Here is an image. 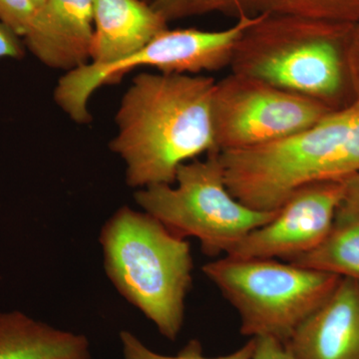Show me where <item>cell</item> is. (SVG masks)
Masks as SVG:
<instances>
[{
  "mask_svg": "<svg viewBox=\"0 0 359 359\" xmlns=\"http://www.w3.org/2000/svg\"><path fill=\"white\" fill-rule=\"evenodd\" d=\"M216 80L203 75L144 72L123 96L112 152L133 188L173 185L182 165L217 150L212 124Z\"/></svg>",
  "mask_w": 359,
  "mask_h": 359,
  "instance_id": "cell-1",
  "label": "cell"
},
{
  "mask_svg": "<svg viewBox=\"0 0 359 359\" xmlns=\"http://www.w3.org/2000/svg\"><path fill=\"white\" fill-rule=\"evenodd\" d=\"M354 25L261 13L238 40L230 68L318 101L332 110L354 103L347 47Z\"/></svg>",
  "mask_w": 359,
  "mask_h": 359,
  "instance_id": "cell-2",
  "label": "cell"
},
{
  "mask_svg": "<svg viewBox=\"0 0 359 359\" xmlns=\"http://www.w3.org/2000/svg\"><path fill=\"white\" fill-rule=\"evenodd\" d=\"M226 186L250 209L275 212L308 184L359 173V106L335 110L280 140L221 152Z\"/></svg>",
  "mask_w": 359,
  "mask_h": 359,
  "instance_id": "cell-3",
  "label": "cell"
},
{
  "mask_svg": "<svg viewBox=\"0 0 359 359\" xmlns=\"http://www.w3.org/2000/svg\"><path fill=\"white\" fill-rule=\"evenodd\" d=\"M104 268L116 290L154 323L178 339L193 283L190 244L154 217L121 208L101 231Z\"/></svg>",
  "mask_w": 359,
  "mask_h": 359,
  "instance_id": "cell-4",
  "label": "cell"
},
{
  "mask_svg": "<svg viewBox=\"0 0 359 359\" xmlns=\"http://www.w3.org/2000/svg\"><path fill=\"white\" fill-rule=\"evenodd\" d=\"M203 273L237 311L241 334L285 344L340 280L280 259L233 256L205 264Z\"/></svg>",
  "mask_w": 359,
  "mask_h": 359,
  "instance_id": "cell-5",
  "label": "cell"
},
{
  "mask_svg": "<svg viewBox=\"0 0 359 359\" xmlns=\"http://www.w3.org/2000/svg\"><path fill=\"white\" fill-rule=\"evenodd\" d=\"M142 209L180 238H196L207 256L229 255L275 212L250 209L228 186L219 151L179 168L173 185L157 184L135 194Z\"/></svg>",
  "mask_w": 359,
  "mask_h": 359,
  "instance_id": "cell-6",
  "label": "cell"
},
{
  "mask_svg": "<svg viewBox=\"0 0 359 359\" xmlns=\"http://www.w3.org/2000/svg\"><path fill=\"white\" fill-rule=\"evenodd\" d=\"M259 15H243L230 27L216 32L182 28L163 30L133 55L106 66L87 63L67 71L59 80L54 98L73 121L88 123L90 97L104 84L119 81L139 67L167 74L199 75L230 67L238 40Z\"/></svg>",
  "mask_w": 359,
  "mask_h": 359,
  "instance_id": "cell-7",
  "label": "cell"
},
{
  "mask_svg": "<svg viewBox=\"0 0 359 359\" xmlns=\"http://www.w3.org/2000/svg\"><path fill=\"white\" fill-rule=\"evenodd\" d=\"M313 99L231 72L216 81L212 98L215 145L219 152L280 140L332 112Z\"/></svg>",
  "mask_w": 359,
  "mask_h": 359,
  "instance_id": "cell-8",
  "label": "cell"
},
{
  "mask_svg": "<svg viewBox=\"0 0 359 359\" xmlns=\"http://www.w3.org/2000/svg\"><path fill=\"white\" fill-rule=\"evenodd\" d=\"M344 200L342 181H321L290 196L273 218L250 231L226 256L289 262L325 240Z\"/></svg>",
  "mask_w": 359,
  "mask_h": 359,
  "instance_id": "cell-9",
  "label": "cell"
},
{
  "mask_svg": "<svg viewBox=\"0 0 359 359\" xmlns=\"http://www.w3.org/2000/svg\"><path fill=\"white\" fill-rule=\"evenodd\" d=\"M95 0H46L35 9L25 44L51 68L70 71L91 55Z\"/></svg>",
  "mask_w": 359,
  "mask_h": 359,
  "instance_id": "cell-10",
  "label": "cell"
},
{
  "mask_svg": "<svg viewBox=\"0 0 359 359\" xmlns=\"http://www.w3.org/2000/svg\"><path fill=\"white\" fill-rule=\"evenodd\" d=\"M287 346L297 359H359V283L340 278Z\"/></svg>",
  "mask_w": 359,
  "mask_h": 359,
  "instance_id": "cell-11",
  "label": "cell"
},
{
  "mask_svg": "<svg viewBox=\"0 0 359 359\" xmlns=\"http://www.w3.org/2000/svg\"><path fill=\"white\" fill-rule=\"evenodd\" d=\"M167 28V21L142 0H95L90 65L124 60Z\"/></svg>",
  "mask_w": 359,
  "mask_h": 359,
  "instance_id": "cell-12",
  "label": "cell"
},
{
  "mask_svg": "<svg viewBox=\"0 0 359 359\" xmlns=\"http://www.w3.org/2000/svg\"><path fill=\"white\" fill-rule=\"evenodd\" d=\"M0 359H92L88 339L21 311L0 313Z\"/></svg>",
  "mask_w": 359,
  "mask_h": 359,
  "instance_id": "cell-13",
  "label": "cell"
},
{
  "mask_svg": "<svg viewBox=\"0 0 359 359\" xmlns=\"http://www.w3.org/2000/svg\"><path fill=\"white\" fill-rule=\"evenodd\" d=\"M289 263L359 283V212L342 203L325 240Z\"/></svg>",
  "mask_w": 359,
  "mask_h": 359,
  "instance_id": "cell-14",
  "label": "cell"
},
{
  "mask_svg": "<svg viewBox=\"0 0 359 359\" xmlns=\"http://www.w3.org/2000/svg\"><path fill=\"white\" fill-rule=\"evenodd\" d=\"M249 15L283 14L328 22H359V0H247Z\"/></svg>",
  "mask_w": 359,
  "mask_h": 359,
  "instance_id": "cell-15",
  "label": "cell"
},
{
  "mask_svg": "<svg viewBox=\"0 0 359 359\" xmlns=\"http://www.w3.org/2000/svg\"><path fill=\"white\" fill-rule=\"evenodd\" d=\"M150 4L168 23L210 13L235 16L237 20L249 15L247 0H152Z\"/></svg>",
  "mask_w": 359,
  "mask_h": 359,
  "instance_id": "cell-16",
  "label": "cell"
},
{
  "mask_svg": "<svg viewBox=\"0 0 359 359\" xmlns=\"http://www.w3.org/2000/svg\"><path fill=\"white\" fill-rule=\"evenodd\" d=\"M120 340L123 359H252L256 344L255 339H250L245 346L233 353L218 358H208L205 356L202 344L198 339L190 340L176 355L156 353L128 330L120 332Z\"/></svg>",
  "mask_w": 359,
  "mask_h": 359,
  "instance_id": "cell-17",
  "label": "cell"
},
{
  "mask_svg": "<svg viewBox=\"0 0 359 359\" xmlns=\"http://www.w3.org/2000/svg\"><path fill=\"white\" fill-rule=\"evenodd\" d=\"M34 13L35 7L30 0H0V21L18 36L27 34Z\"/></svg>",
  "mask_w": 359,
  "mask_h": 359,
  "instance_id": "cell-18",
  "label": "cell"
},
{
  "mask_svg": "<svg viewBox=\"0 0 359 359\" xmlns=\"http://www.w3.org/2000/svg\"><path fill=\"white\" fill-rule=\"evenodd\" d=\"M252 359H297L287 344L269 337H255Z\"/></svg>",
  "mask_w": 359,
  "mask_h": 359,
  "instance_id": "cell-19",
  "label": "cell"
},
{
  "mask_svg": "<svg viewBox=\"0 0 359 359\" xmlns=\"http://www.w3.org/2000/svg\"><path fill=\"white\" fill-rule=\"evenodd\" d=\"M347 67L354 104L359 106V22L354 25L347 47Z\"/></svg>",
  "mask_w": 359,
  "mask_h": 359,
  "instance_id": "cell-20",
  "label": "cell"
},
{
  "mask_svg": "<svg viewBox=\"0 0 359 359\" xmlns=\"http://www.w3.org/2000/svg\"><path fill=\"white\" fill-rule=\"evenodd\" d=\"M25 52L20 36L0 21V58L20 59Z\"/></svg>",
  "mask_w": 359,
  "mask_h": 359,
  "instance_id": "cell-21",
  "label": "cell"
},
{
  "mask_svg": "<svg viewBox=\"0 0 359 359\" xmlns=\"http://www.w3.org/2000/svg\"><path fill=\"white\" fill-rule=\"evenodd\" d=\"M344 187V204L359 212V173L342 180Z\"/></svg>",
  "mask_w": 359,
  "mask_h": 359,
  "instance_id": "cell-22",
  "label": "cell"
},
{
  "mask_svg": "<svg viewBox=\"0 0 359 359\" xmlns=\"http://www.w3.org/2000/svg\"><path fill=\"white\" fill-rule=\"evenodd\" d=\"M32 2L33 6H34L35 9L39 8V7L43 6L45 1L46 0H30Z\"/></svg>",
  "mask_w": 359,
  "mask_h": 359,
  "instance_id": "cell-23",
  "label": "cell"
}]
</instances>
